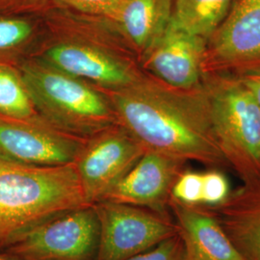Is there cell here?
<instances>
[{"label":"cell","instance_id":"cell-23","mask_svg":"<svg viewBox=\"0 0 260 260\" xmlns=\"http://www.w3.org/2000/svg\"><path fill=\"white\" fill-rule=\"evenodd\" d=\"M51 7L50 0H0V13L43 15Z\"/></svg>","mask_w":260,"mask_h":260},{"label":"cell","instance_id":"cell-22","mask_svg":"<svg viewBox=\"0 0 260 260\" xmlns=\"http://www.w3.org/2000/svg\"><path fill=\"white\" fill-rule=\"evenodd\" d=\"M126 260H186L185 250L177 233L157 246Z\"/></svg>","mask_w":260,"mask_h":260},{"label":"cell","instance_id":"cell-19","mask_svg":"<svg viewBox=\"0 0 260 260\" xmlns=\"http://www.w3.org/2000/svg\"><path fill=\"white\" fill-rule=\"evenodd\" d=\"M170 201L190 206L202 205L203 173L183 170L173 185Z\"/></svg>","mask_w":260,"mask_h":260},{"label":"cell","instance_id":"cell-12","mask_svg":"<svg viewBox=\"0 0 260 260\" xmlns=\"http://www.w3.org/2000/svg\"><path fill=\"white\" fill-rule=\"evenodd\" d=\"M206 40L177 27L172 19L140 65L144 72L177 88L202 83V64Z\"/></svg>","mask_w":260,"mask_h":260},{"label":"cell","instance_id":"cell-1","mask_svg":"<svg viewBox=\"0 0 260 260\" xmlns=\"http://www.w3.org/2000/svg\"><path fill=\"white\" fill-rule=\"evenodd\" d=\"M119 124L146 150L196 161L205 166H228L214 137L205 83L177 88L143 71L128 86L105 91Z\"/></svg>","mask_w":260,"mask_h":260},{"label":"cell","instance_id":"cell-3","mask_svg":"<svg viewBox=\"0 0 260 260\" xmlns=\"http://www.w3.org/2000/svg\"><path fill=\"white\" fill-rule=\"evenodd\" d=\"M87 205L75 163L38 167L0 162V249L48 220Z\"/></svg>","mask_w":260,"mask_h":260},{"label":"cell","instance_id":"cell-5","mask_svg":"<svg viewBox=\"0 0 260 260\" xmlns=\"http://www.w3.org/2000/svg\"><path fill=\"white\" fill-rule=\"evenodd\" d=\"M216 143L245 186H260V107L238 77L203 75Z\"/></svg>","mask_w":260,"mask_h":260},{"label":"cell","instance_id":"cell-17","mask_svg":"<svg viewBox=\"0 0 260 260\" xmlns=\"http://www.w3.org/2000/svg\"><path fill=\"white\" fill-rule=\"evenodd\" d=\"M233 0H173L172 21L199 37H209L226 17Z\"/></svg>","mask_w":260,"mask_h":260},{"label":"cell","instance_id":"cell-6","mask_svg":"<svg viewBox=\"0 0 260 260\" xmlns=\"http://www.w3.org/2000/svg\"><path fill=\"white\" fill-rule=\"evenodd\" d=\"M101 226L93 205L50 219L6 250L20 260H98Z\"/></svg>","mask_w":260,"mask_h":260},{"label":"cell","instance_id":"cell-2","mask_svg":"<svg viewBox=\"0 0 260 260\" xmlns=\"http://www.w3.org/2000/svg\"><path fill=\"white\" fill-rule=\"evenodd\" d=\"M32 57L105 91L128 86L143 74L139 59L111 19L50 7Z\"/></svg>","mask_w":260,"mask_h":260},{"label":"cell","instance_id":"cell-14","mask_svg":"<svg viewBox=\"0 0 260 260\" xmlns=\"http://www.w3.org/2000/svg\"><path fill=\"white\" fill-rule=\"evenodd\" d=\"M204 207L245 260H260V186L243 185L222 204Z\"/></svg>","mask_w":260,"mask_h":260},{"label":"cell","instance_id":"cell-8","mask_svg":"<svg viewBox=\"0 0 260 260\" xmlns=\"http://www.w3.org/2000/svg\"><path fill=\"white\" fill-rule=\"evenodd\" d=\"M101 226L98 260H126L176 235L172 218L148 208L102 201L94 204Z\"/></svg>","mask_w":260,"mask_h":260},{"label":"cell","instance_id":"cell-4","mask_svg":"<svg viewBox=\"0 0 260 260\" xmlns=\"http://www.w3.org/2000/svg\"><path fill=\"white\" fill-rule=\"evenodd\" d=\"M17 67L39 116L57 129L87 139L119 123L108 95L93 84L36 57Z\"/></svg>","mask_w":260,"mask_h":260},{"label":"cell","instance_id":"cell-15","mask_svg":"<svg viewBox=\"0 0 260 260\" xmlns=\"http://www.w3.org/2000/svg\"><path fill=\"white\" fill-rule=\"evenodd\" d=\"M172 17L173 0H128L110 19L140 62Z\"/></svg>","mask_w":260,"mask_h":260},{"label":"cell","instance_id":"cell-10","mask_svg":"<svg viewBox=\"0 0 260 260\" xmlns=\"http://www.w3.org/2000/svg\"><path fill=\"white\" fill-rule=\"evenodd\" d=\"M145 151L119 123L88 138L75 162L87 202L94 205L103 201Z\"/></svg>","mask_w":260,"mask_h":260},{"label":"cell","instance_id":"cell-18","mask_svg":"<svg viewBox=\"0 0 260 260\" xmlns=\"http://www.w3.org/2000/svg\"><path fill=\"white\" fill-rule=\"evenodd\" d=\"M0 114L19 118L39 115L17 66L0 64Z\"/></svg>","mask_w":260,"mask_h":260},{"label":"cell","instance_id":"cell-13","mask_svg":"<svg viewBox=\"0 0 260 260\" xmlns=\"http://www.w3.org/2000/svg\"><path fill=\"white\" fill-rule=\"evenodd\" d=\"M186 260H245L221 224L204 206H190L170 201Z\"/></svg>","mask_w":260,"mask_h":260},{"label":"cell","instance_id":"cell-25","mask_svg":"<svg viewBox=\"0 0 260 260\" xmlns=\"http://www.w3.org/2000/svg\"><path fill=\"white\" fill-rule=\"evenodd\" d=\"M0 260H20L19 258H16V257H14V256H12V255H10V254H2V253H0Z\"/></svg>","mask_w":260,"mask_h":260},{"label":"cell","instance_id":"cell-9","mask_svg":"<svg viewBox=\"0 0 260 260\" xmlns=\"http://www.w3.org/2000/svg\"><path fill=\"white\" fill-rule=\"evenodd\" d=\"M87 139L57 129L39 115L0 114V162L38 167L73 164Z\"/></svg>","mask_w":260,"mask_h":260},{"label":"cell","instance_id":"cell-20","mask_svg":"<svg viewBox=\"0 0 260 260\" xmlns=\"http://www.w3.org/2000/svg\"><path fill=\"white\" fill-rule=\"evenodd\" d=\"M51 7L111 19L128 0H50Z\"/></svg>","mask_w":260,"mask_h":260},{"label":"cell","instance_id":"cell-24","mask_svg":"<svg viewBox=\"0 0 260 260\" xmlns=\"http://www.w3.org/2000/svg\"><path fill=\"white\" fill-rule=\"evenodd\" d=\"M260 107V71L238 77Z\"/></svg>","mask_w":260,"mask_h":260},{"label":"cell","instance_id":"cell-21","mask_svg":"<svg viewBox=\"0 0 260 260\" xmlns=\"http://www.w3.org/2000/svg\"><path fill=\"white\" fill-rule=\"evenodd\" d=\"M231 186L226 177L217 169L203 173V204L215 206L224 202L231 194Z\"/></svg>","mask_w":260,"mask_h":260},{"label":"cell","instance_id":"cell-16","mask_svg":"<svg viewBox=\"0 0 260 260\" xmlns=\"http://www.w3.org/2000/svg\"><path fill=\"white\" fill-rule=\"evenodd\" d=\"M43 32L42 15L0 13V64L18 66L34 55Z\"/></svg>","mask_w":260,"mask_h":260},{"label":"cell","instance_id":"cell-7","mask_svg":"<svg viewBox=\"0 0 260 260\" xmlns=\"http://www.w3.org/2000/svg\"><path fill=\"white\" fill-rule=\"evenodd\" d=\"M203 75L240 77L260 71V0H233L206 39Z\"/></svg>","mask_w":260,"mask_h":260},{"label":"cell","instance_id":"cell-11","mask_svg":"<svg viewBox=\"0 0 260 260\" xmlns=\"http://www.w3.org/2000/svg\"><path fill=\"white\" fill-rule=\"evenodd\" d=\"M185 164L181 159L146 150L103 201L144 207L170 216L171 191Z\"/></svg>","mask_w":260,"mask_h":260}]
</instances>
